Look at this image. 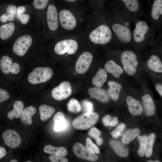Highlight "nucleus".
I'll list each match as a JSON object with an SVG mask.
<instances>
[{"instance_id":"nucleus-1","label":"nucleus","mask_w":162,"mask_h":162,"mask_svg":"<svg viewBox=\"0 0 162 162\" xmlns=\"http://www.w3.org/2000/svg\"><path fill=\"white\" fill-rule=\"evenodd\" d=\"M86 35V38L93 44L104 45L111 41L113 33L107 24L102 23L88 29Z\"/></svg>"},{"instance_id":"nucleus-2","label":"nucleus","mask_w":162,"mask_h":162,"mask_svg":"<svg viewBox=\"0 0 162 162\" xmlns=\"http://www.w3.org/2000/svg\"><path fill=\"white\" fill-rule=\"evenodd\" d=\"M59 23L64 30L70 32L76 29L79 25L78 16L70 10L64 9L58 14Z\"/></svg>"},{"instance_id":"nucleus-3","label":"nucleus","mask_w":162,"mask_h":162,"mask_svg":"<svg viewBox=\"0 0 162 162\" xmlns=\"http://www.w3.org/2000/svg\"><path fill=\"white\" fill-rule=\"evenodd\" d=\"M76 37L64 36V39L57 42L55 46L54 51L57 54L63 55L67 54L71 55L75 54L79 47Z\"/></svg>"},{"instance_id":"nucleus-4","label":"nucleus","mask_w":162,"mask_h":162,"mask_svg":"<svg viewBox=\"0 0 162 162\" xmlns=\"http://www.w3.org/2000/svg\"><path fill=\"white\" fill-rule=\"evenodd\" d=\"M99 117L96 113L85 112L75 118L72 122V125L76 129L86 130L96 123Z\"/></svg>"},{"instance_id":"nucleus-5","label":"nucleus","mask_w":162,"mask_h":162,"mask_svg":"<svg viewBox=\"0 0 162 162\" xmlns=\"http://www.w3.org/2000/svg\"><path fill=\"white\" fill-rule=\"evenodd\" d=\"M53 75V70L50 68L37 67L29 74L28 80L31 84H38L49 80Z\"/></svg>"},{"instance_id":"nucleus-6","label":"nucleus","mask_w":162,"mask_h":162,"mask_svg":"<svg viewBox=\"0 0 162 162\" xmlns=\"http://www.w3.org/2000/svg\"><path fill=\"white\" fill-rule=\"evenodd\" d=\"M121 60L125 71L130 76L134 74L138 64L135 53L130 51H124L121 54Z\"/></svg>"},{"instance_id":"nucleus-7","label":"nucleus","mask_w":162,"mask_h":162,"mask_svg":"<svg viewBox=\"0 0 162 162\" xmlns=\"http://www.w3.org/2000/svg\"><path fill=\"white\" fill-rule=\"evenodd\" d=\"M32 42V39L30 35L21 36L14 42L12 47L13 52L18 56H22L26 53Z\"/></svg>"},{"instance_id":"nucleus-8","label":"nucleus","mask_w":162,"mask_h":162,"mask_svg":"<svg viewBox=\"0 0 162 162\" xmlns=\"http://www.w3.org/2000/svg\"><path fill=\"white\" fill-rule=\"evenodd\" d=\"M111 29L118 39L124 43L130 42L132 38V32L129 28L118 23H113Z\"/></svg>"},{"instance_id":"nucleus-9","label":"nucleus","mask_w":162,"mask_h":162,"mask_svg":"<svg viewBox=\"0 0 162 162\" xmlns=\"http://www.w3.org/2000/svg\"><path fill=\"white\" fill-rule=\"evenodd\" d=\"M93 59L92 54L89 52H82L79 56L76 62L75 69L79 74H83L87 71Z\"/></svg>"},{"instance_id":"nucleus-10","label":"nucleus","mask_w":162,"mask_h":162,"mask_svg":"<svg viewBox=\"0 0 162 162\" xmlns=\"http://www.w3.org/2000/svg\"><path fill=\"white\" fill-rule=\"evenodd\" d=\"M72 92V87L70 83L68 81H64L53 89L51 95L55 99L61 100L69 97Z\"/></svg>"},{"instance_id":"nucleus-11","label":"nucleus","mask_w":162,"mask_h":162,"mask_svg":"<svg viewBox=\"0 0 162 162\" xmlns=\"http://www.w3.org/2000/svg\"><path fill=\"white\" fill-rule=\"evenodd\" d=\"M2 137L5 144L11 148L19 147L22 142L21 137L19 134L11 129L4 131L2 134Z\"/></svg>"},{"instance_id":"nucleus-12","label":"nucleus","mask_w":162,"mask_h":162,"mask_svg":"<svg viewBox=\"0 0 162 162\" xmlns=\"http://www.w3.org/2000/svg\"><path fill=\"white\" fill-rule=\"evenodd\" d=\"M149 28L148 25L145 21L140 20L137 22L132 34L134 40L138 43L143 41L149 31Z\"/></svg>"},{"instance_id":"nucleus-13","label":"nucleus","mask_w":162,"mask_h":162,"mask_svg":"<svg viewBox=\"0 0 162 162\" xmlns=\"http://www.w3.org/2000/svg\"><path fill=\"white\" fill-rule=\"evenodd\" d=\"M0 68L2 72L4 74L10 73L17 74L20 71L19 64L16 62L13 63L11 59L7 56L2 57L0 59Z\"/></svg>"},{"instance_id":"nucleus-14","label":"nucleus","mask_w":162,"mask_h":162,"mask_svg":"<svg viewBox=\"0 0 162 162\" xmlns=\"http://www.w3.org/2000/svg\"><path fill=\"white\" fill-rule=\"evenodd\" d=\"M46 20L49 29L54 31L58 28L59 25L58 14L55 6L53 4L49 5L46 11Z\"/></svg>"},{"instance_id":"nucleus-15","label":"nucleus","mask_w":162,"mask_h":162,"mask_svg":"<svg viewBox=\"0 0 162 162\" xmlns=\"http://www.w3.org/2000/svg\"><path fill=\"white\" fill-rule=\"evenodd\" d=\"M73 152L77 157L91 161L98 160V157L88 150L82 144L76 143L73 146Z\"/></svg>"},{"instance_id":"nucleus-16","label":"nucleus","mask_w":162,"mask_h":162,"mask_svg":"<svg viewBox=\"0 0 162 162\" xmlns=\"http://www.w3.org/2000/svg\"><path fill=\"white\" fill-rule=\"evenodd\" d=\"M115 7L118 6L130 13H136L141 9L139 0H113Z\"/></svg>"},{"instance_id":"nucleus-17","label":"nucleus","mask_w":162,"mask_h":162,"mask_svg":"<svg viewBox=\"0 0 162 162\" xmlns=\"http://www.w3.org/2000/svg\"><path fill=\"white\" fill-rule=\"evenodd\" d=\"M150 1V15L152 20H158L162 15V0H149Z\"/></svg>"},{"instance_id":"nucleus-18","label":"nucleus","mask_w":162,"mask_h":162,"mask_svg":"<svg viewBox=\"0 0 162 162\" xmlns=\"http://www.w3.org/2000/svg\"><path fill=\"white\" fill-rule=\"evenodd\" d=\"M53 130L55 131H61L66 128L68 123L63 112H57L53 117Z\"/></svg>"},{"instance_id":"nucleus-19","label":"nucleus","mask_w":162,"mask_h":162,"mask_svg":"<svg viewBox=\"0 0 162 162\" xmlns=\"http://www.w3.org/2000/svg\"><path fill=\"white\" fill-rule=\"evenodd\" d=\"M126 100L129 110L131 114L137 115L142 113L143 111L142 107L138 100L132 97L128 96Z\"/></svg>"},{"instance_id":"nucleus-20","label":"nucleus","mask_w":162,"mask_h":162,"mask_svg":"<svg viewBox=\"0 0 162 162\" xmlns=\"http://www.w3.org/2000/svg\"><path fill=\"white\" fill-rule=\"evenodd\" d=\"M36 110L32 106H30L23 110L20 116V120L25 125H31L33 122L32 117L35 113Z\"/></svg>"},{"instance_id":"nucleus-21","label":"nucleus","mask_w":162,"mask_h":162,"mask_svg":"<svg viewBox=\"0 0 162 162\" xmlns=\"http://www.w3.org/2000/svg\"><path fill=\"white\" fill-rule=\"evenodd\" d=\"M104 68L106 72L111 73L116 78H119L123 72L122 68L112 60L106 62L104 65Z\"/></svg>"},{"instance_id":"nucleus-22","label":"nucleus","mask_w":162,"mask_h":162,"mask_svg":"<svg viewBox=\"0 0 162 162\" xmlns=\"http://www.w3.org/2000/svg\"><path fill=\"white\" fill-rule=\"evenodd\" d=\"M88 93L90 96L102 102H106L109 100L106 93L103 89L97 87L91 88L88 90Z\"/></svg>"},{"instance_id":"nucleus-23","label":"nucleus","mask_w":162,"mask_h":162,"mask_svg":"<svg viewBox=\"0 0 162 162\" xmlns=\"http://www.w3.org/2000/svg\"><path fill=\"white\" fill-rule=\"evenodd\" d=\"M107 75L105 69H99L92 80L93 84L97 88H100L106 81Z\"/></svg>"},{"instance_id":"nucleus-24","label":"nucleus","mask_w":162,"mask_h":162,"mask_svg":"<svg viewBox=\"0 0 162 162\" xmlns=\"http://www.w3.org/2000/svg\"><path fill=\"white\" fill-rule=\"evenodd\" d=\"M15 26L13 22H10L2 25L0 27V38L3 40L9 38L13 34Z\"/></svg>"},{"instance_id":"nucleus-25","label":"nucleus","mask_w":162,"mask_h":162,"mask_svg":"<svg viewBox=\"0 0 162 162\" xmlns=\"http://www.w3.org/2000/svg\"><path fill=\"white\" fill-rule=\"evenodd\" d=\"M142 100L146 114L148 116H151L154 114L155 107L153 101L150 95L146 94L142 97Z\"/></svg>"},{"instance_id":"nucleus-26","label":"nucleus","mask_w":162,"mask_h":162,"mask_svg":"<svg viewBox=\"0 0 162 162\" xmlns=\"http://www.w3.org/2000/svg\"><path fill=\"white\" fill-rule=\"evenodd\" d=\"M148 67L151 70L155 72H162V64L159 57L154 55H152L147 62Z\"/></svg>"},{"instance_id":"nucleus-27","label":"nucleus","mask_w":162,"mask_h":162,"mask_svg":"<svg viewBox=\"0 0 162 162\" xmlns=\"http://www.w3.org/2000/svg\"><path fill=\"white\" fill-rule=\"evenodd\" d=\"M43 150L46 153L62 157L66 156L68 153L67 149L64 147H55L50 145L45 146Z\"/></svg>"},{"instance_id":"nucleus-28","label":"nucleus","mask_w":162,"mask_h":162,"mask_svg":"<svg viewBox=\"0 0 162 162\" xmlns=\"http://www.w3.org/2000/svg\"><path fill=\"white\" fill-rule=\"evenodd\" d=\"M24 105L22 101L20 100L16 101L13 105V110L10 111L7 114V116L10 120L13 119L14 118H19L23 110Z\"/></svg>"},{"instance_id":"nucleus-29","label":"nucleus","mask_w":162,"mask_h":162,"mask_svg":"<svg viewBox=\"0 0 162 162\" xmlns=\"http://www.w3.org/2000/svg\"><path fill=\"white\" fill-rule=\"evenodd\" d=\"M110 143L115 152L119 156L125 158L128 156L129 153L127 148L120 142L112 140Z\"/></svg>"},{"instance_id":"nucleus-30","label":"nucleus","mask_w":162,"mask_h":162,"mask_svg":"<svg viewBox=\"0 0 162 162\" xmlns=\"http://www.w3.org/2000/svg\"><path fill=\"white\" fill-rule=\"evenodd\" d=\"M55 110V109L53 107L45 104L41 105L39 107L41 120L44 122L50 118Z\"/></svg>"},{"instance_id":"nucleus-31","label":"nucleus","mask_w":162,"mask_h":162,"mask_svg":"<svg viewBox=\"0 0 162 162\" xmlns=\"http://www.w3.org/2000/svg\"><path fill=\"white\" fill-rule=\"evenodd\" d=\"M108 85L110 87L108 89L109 94L114 100H117L119 98L122 89L121 85L118 82L112 81H109Z\"/></svg>"},{"instance_id":"nucleus-32","label":"nucleus","mask_w":162,"mask_h":162,"mask_svg":"<svg viewBox=\"0 0 162 162\" xmlns=\"http://www.w3.org/2000/svg\"><path fill=\"white\" fill-rule=\"evenodd\" d=\"M140 132V130L137 128L128 130L122 135V142L125 144L129 143L138 135Z\"/></svg>"},{"instance_id":"nucleus-33","label":"nucleus","mask_w":162,"mask_h":162,"mask_svg":"<svg viewBox=\"0 0 162 162\" xmlns=\"http://www.w3.org/2000/svg\"><path fill=\"white\" fill-rule=\"evenodd\" d=\"M156 138L154 133L150 134L147 137V146L146 151V156L150 157L152 155L153 151V147Z\"/></svg>"},{"instance_id":"nucleus-34","label":"nucleus","mask_w":162,"mask_h":162,"mask_svg":"<svg viewBox=\"0 0 162 162\" xmlns=\"http://www.w3.org/2000/svg\"><path fill=\"white\" fill-rule=\"evenodd\" d=\"M67 107L69 112L74 113L79 112L82 109L79 102L75 99H72L69 101L67 104Z\"/></svg>"},{"instance_id":"nucleus-35","label":"nucleus","mask_w":162,"mask_h":162,"mask_svg":"<svg viewBox=\"0 0 162 162\" xmlns=\"http://www.w3.org/2000/svg\"><path fill=\"white\" fill-rule=\"evenodd\" d=\"M147 136L145 135L143 136H139L138 140L140 143V147L138 150V154L140 157H143L146 150Z\"/></svg>"},{"instance_id":"nucleus-36","label":"nucleus","mask_w":162,"mask_h":162,"mask_svg":"<svg viewBox=\"0 0 162 162\" xmlns=\"http://www.w3.org/2000/svg\"><path fill=\"white\" fill-rule=\"evenodd\" d=\"M100 134L101 132L95 127L92 128L88 133V135L95 139L97 144L98 145H101L103 142L102 139L99 137Z\"/></svg>"},{"instance_id":"nucleus-37","label":"nucleus","mask_w":162,"mask_h":162,"mask_svg":"<svg viewBox=\"0 0 162 162\" xmlns=\"http://www.w3.org/2000/svg\"><path fill=\"white\" fill-rule=\"evenodd\" d=\"M17 8L13 5H9L7 7L5 14L8 18V20L13 21L16 14Z\"/></svg>"},{"instance_id":"nucleus-38","label":"nucleus","mask_w":162,"mask_h":162,"mask_svg":"<svg viewBox=\"0 0 162 162\" xmlns=\"http://www.w3.org/2000/svg\"><path fill=\"white\" fill-rule=\"evenodd\" d=\"M103 122L105 126H115L118 123V119L117 117L112 118L108 115L105 116L103 118Z\"/></svg>"},{"instance_id":"nucleus-39","label":"nucleus","mask_w":162,"mask_h":162,"mask_svg":"<svg viewBox=\"0 0 162 162\" xmlns=\"http://www.w3.org/2000/svg\"><path fill=\"white\" fill-rule=\"evenodd\" d=\"M86 147L87 149L93 154H99L100 150L98 146L94 143L88 137L86 140Z\"/></svg>"},{"instance_id":"nucleus-40","label":"nucleus","mask_w":162,"mask_h":162,"mask_svg":"<svg viewBox=\"0 0 162 162\" xmlns=\"http://www.w3.org/2000/svg\"><path fill=\"white\" fill-rule=\"evenodd\" d=\"M125 128V125L123 123H120L111 133V134L114 138H118Z\"/></svg>"},{"instance_id":"nucleus-41","label":"nucleus","mask_w":162,"mask_h":162,"mask_svg":"<svg viewBox=\"0 0 162 162\" xmlns=\"http://www.w3.org/2000/svg\"><path fill=\"white\" fill-rule=\"evenodd\" d=\"M49 0H34L33 5L36 9L42 10L46 7Z\"/></svg>"},{"instance_id":"nucleus-42","label":"nucleus","mask_w":162,"mask_h":162,"mask_svg":"<svg viewBox=\"0 0 162 162\" xmlns=\"http://www.w3.org/2000/svg\"><path fill=\"white\" fill-rule=\"evenodd\" d=\"M83 110L85 112H92L93 106L92 103L90 101L85 100L82 102Z\"/></svg>"},{"instance_id":"nucleus-43","label":"nucleus","mask_w":162,"mask_h":162,"mask_svg":"<svg viewBox=\"0 0 162 162\" xmlns=\"http://www.w3.org/2000/svg\"><path fill=\"white\" fill-rule=\"evenodd\" d=\"M50 160L52 162H67L68 160L64 157L51 155L49 157Z\"/></svg>"},{"instance_id":"nucleus-44","label":"nucleus","mask_w":162,"mask_h":162,"mask_svg":"<svg viewBox=\"0 0 162 162\" xmlns=\"http://www.w3.org/2000/svg\"><path fill=\"white\" fill-rule=\"evenodd\" d=\"M9 97V94L7 91L0 88V103L8 99Z\"/></svg>"},{"instance_id":"nucleus-45","label":"nucleus","mask_w":162,"mask_h":162,"mask_svg":"<svg viewBox=\"0 0 162 162\" xmlns=\"http://www.w3.org/2000/svg\"><path fill=\"white\" fill-rule=\"evenodd\" d=\"M30 16L28 14H23L21 15L19 20L22 24L25 25L28 22Z\"/></svg>"},{"instance_id":"nucleus-46","label":"nucleus","mask_w":162,"mask_h":162,"mask_svg":"<svg viewBox=\"0 0 162 162\" xmlns=\"http://www.w3.org/2000/svg\"><path fill=\"white\" fill-rule=\"evenodd\" d=\"M26 8L23 6H19L16 9V16L17 18L19 20L21 15L23 14L26 11Z\"/></svg>"},{"instance_id":"nucleus-47","label":"nucleus","mask_w":162,"mask_h":162,"mask_svg":"<svg viewBox=\"0 0 162 162\" xmlns=\"http://www.w3.org/2000/svg\"><path fill=\"white\" fill-rule=\"evenodd\" d=\"M155 88L160 95L161 97L162 96V84L160 83L157 84L155 85Z\"/></svg>"},{"instance_id":"nucleus-48","label":"nucleus","mask_w":162,"mask_h":162,"mask_svg":"<svg viewBox=\"0 0 162 162\" xmlns=\"http://www.w3.org/2000/svg\"><path fill=\"white\" fill-rule=\"evenodd\" d=\"M7 154V152L4 148L0 146V159L4 157Z\"/></svg>"},{"instance_id":"nucleus-49","label":"nucleus","mask_w":162,"mask_h":162,"mask_svg":"<svg viewBox=\"0 0 162 162\" xmlns=\"http://www.w3.org/2000/svg\"><path fill=\"white\" fill-rule=\"evenodd\" d=\"M0 21L3 22H6L8 21V18L5 13L0 16Z\"/></svg>"},{"instance_id":"nucleus-50","label":"nucleus","mask_w":162,"mask_h":162,"mask_svg":"<svg viewBox=\"0 0 162 162\" xmlns=\"http://www.w3.org/2000/svg\"><path fill=\"white\" fill-rule=\"evenodd\" d=\"M65 1L73 3L76 2L77 0H64Z\"/></svg>"},{"instance_id":"nucleus-51","label":"nucleus","mask_w":162,"mask_h":162,"mask_svg":"<svg viewBox=\"0 0 162 162\" xmlns=\"http://www.w3.org/2000/svg\"><path fill=\"white\" fill-rule=\"evenodd\" d=\"M9 162H18V161L16 159H13L11 160Z\"/></svg>"},{"instance_id":"nucleus-52","label":"nucleus","mask_w":162,"mask_h":162,"mask_svg":"<svg viewBox=\"0 0 162 162\" xmlns=\"http://www.w3.org/2000/svg\"><path fill=\"white\" fill-rule=\"evenodd\" d=\"M148 162H160L158 160H155L154 161L152 160H149L148 161Z\"/></svg>"},{"instance_id":"nucleus-53","label":"nucleus","mask_w":162,"mask_h":162,"mask_svg":"<svg viewBox=\"0 0 162 162\" xmlns=\"http://www.w3.org/2000/svg\"><path fill=\"white\" fill-rule=\"evenodd\" d=\"M32 161H26V162H31Z\"/></svg>"},{"instance_id":"nucleus-54","label":"nucleus","mask_w":162,"mask_h":162,"mask_svg":"<svg viewBox=\"0 0 162 162\" xmlns=\"http://www.w3.org/2000/svg\"></svg>"}]
</instances>
